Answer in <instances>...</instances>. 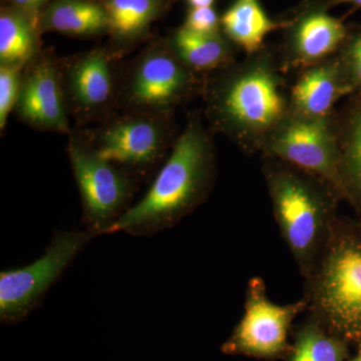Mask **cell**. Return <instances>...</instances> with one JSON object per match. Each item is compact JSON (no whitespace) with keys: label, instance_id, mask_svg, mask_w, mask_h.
<instances>
[{"label":"cell","instance_id":"cell-25","mask_svg":"<svg viewBox=\"0 0 361 361\" xmlns=\"http://www.w3.org/2000/svg\"><path fill=\"white\" fill-rule=\"evenodd\" d=\"M4 6H9L25 11L39 20L40 13L51 0H2Z\"/></svg>","mask_w":361,"mask_h":361},{"label":"cell","instance_id":"cell-6","mask_svg":"<svg viewBox=\"0 0 361 361\" xmlns=\"http://www.w3.org/2000/svg\"><path fill=\"white\" fill-rule=\"evenodd\" d=\"M310 277V300L315 312L341 334L360 336V244L330 235Z\"/></svg>","mask_w":361,"mask_h":361},{"label":"cell","instance_id":"cell-19","mask_svg":"<svg viewBox=\"0 0 361 361\" xmlns=\"http://www.w3.org/2000/svg\"><path fill=\"white\" fill-rule=\"evenodd\" d=\"M39 20L9 6L0 9V63L25 68L40 49Z\"/></svg>","mask_w":361,"mask_h":361},{"label":"cell","instance_id":"cell-27","mask_svg":"<svg viewBox=\"0 0 361 361\" xmlns=\"http://www.w3.org/2000/svg\"><path fill=\"white\" fill-rule=\"evenodd\" d=\"M329 7L339 6V4H350L355 7H361V0H327Z\"/></svg>","mask_w":361,"mask_h":361},{"label":"cell","instance_id":"cell-16","mask_svg":"<svg viewBox=\"0 0 361 361\" xmlns=\"http://www.w3.org/2000/svg\"><path fill=\"white\" fill-rule=\"evenodd\" d=\"M42 33L90 39L108 35V18L99 0H51L39 16Z\"/></svg>","mask_w":361,"mask_h":361},{"label":"cell","instance_id":"cell-22","mask_svg":"<svg viewBox=\"0 0 361 361\" xmlns=\"http://www.w3.org/2000/svg\"><path fill=\"white\" fill-rule=\"evenodd\" d=\"M25 68L0 63V130L4 134L20 96Z\"/></svg>","mask_w":361,"mask_h":361},{"label":"cell","instance_id":"cell-20","mask_svg":"<svg viewBox=\"0 0 361 361\" xmlns=\"http://www.w3.org/2000/svg\"><path fill=\"white\" fill-rule=\"evenodd\" d=\"M342 184L348 185L361 195V109L339 127Z\"/></svg>","mask_w":361,"mask_h":361},{"label":"cell","instance_id":"cell-17","mask_svg":"<svg viewBox=\"0 0 361 361\" xmlns=\"http://www.w3.org/2000/svg\"><path fill=\"white\" fill-rule=\"evenodd\" d=\"M166 39L180 61L199 75H210L235 61V45L223 32L204 35L180 25Z\"/></svg>","mask_w":361,"mask_h":361},{"label":"cell","instance_id":"cell-8","mask_svg":"<svg viewBox=\"0 0 361 361\" xmlns=\"http://www.w3.org/2000/svg\"><path fill=\"white\" fill-rule=\"evenodd\" d=\"M68 155L75 175L87 231L109 234L130 208L135 192L133 175L101 158L82 139L71 135Z\"/></svg>","mask_w":361,"mask_h":361},{"label":"cell","instance_id":"cell-1","mask_svg":"<svg viewBox=\"0 0 361 361\" xmlns=\"http://www.w3.org/2000/svg\"><path fill=\"white\" fill-rule=\"evenodd\" d=\"M281 63L267 49L210 73L202 94L211 132L247 154L262 152L291 110Z\"/></svg>","mask_w":361,"mask_h":361},{"label":"cell","instance_id":"cell-2","mask_svg":"<svg viewBox=\"0 0 361 361\" xmlns=\"http://www.w3.org/2000/svg\"><path fill=\"white\" fill-rule=\"evenodd\" d=\"M201 114L188 116L165 165L146 195L130 207L109 234L151 236L172 228L206 200L214 184L216 152Z\"/></svg>","mask_w":361,"mask_h":361},{"label":"cell","instance_id":"cell-23","mask_svg":"<svg viewBox=\"0 0 361 361\" xmlns=\"http://www.w3.org/2000/svg\"><path fill=\"white\" fill-rule=\"evenodd\" d=\"M183 25L192 32L204 33V35L222 32L221 16L214 7L189 8Z\"/></svg>","mask_w":361,"mask_h":361},{"label":"cell","instance_id":"cell-5","mask_svg":"<svg viewBox=\"0 0 361 361\" xmlns=\"http://www.w3.org/2000/svg\"><path fill=\"white\" fill-rule=\"evenodd\" d=\"M173 114L125 111L82 133L94 152L116 167L144 174L165 156L176 139Z\"/></svg>","mask_w":361,"mask_h":361},{"label":"cell","instance_id":"cell-10","mask_svg":"<svg viewBox=\"0 0 361 361\" xmlns=\"http://www.w3.org/2000/svg\"><path fill=\"white\" fill-rule=\"evenodd\" d=\"M121 54L111 47H97L63 61L66 104L78 122H103L118 104Z\"/></svg>","mask_w":361,"mask_h":361},{"label":"cell","instance_id":"cell-3","mask_svg":"<svg viewBox=\"0 0 361 361\" xmlns=\"http://www.w3.org/2000/svg\"><path fill=\"white\" fill-rule=\"evenodd\" d=\"M264 176L282 236L301 272L310 276L330 236L334 188L290 164L266 157Z\"/></svg>","mask_w":361,"mask_h":361},{"label":"cell","instance_id":"cell-28","mask_svg":"<svg viewBox=\"0 0 361 361\" xmlns=\"http://www.w3.org/2000/svg\"><path fill=\"white\" fill-rule=\"evenodd\" d=\"M353 361H361V353Z\"/></svg>","mask_w":361,"mask_h":361},{"label":"cell","instance_id":"cell-12","mask_svg":"<svg viewBox=\"0 0 361 361\" xmlns=\"http://www.w3.org/2000/svg\"><path fill=\"white\" fill-rule=\"evenodd\" d=\"M327 0H310L284 20L281 63L283 71H304L331 58L348 35L345 25L329 13Z\"/></svg>","mask_w":361,"mask_h":361},{"label":"cell","instance_id":"cell-21","mask_svg":"<svg viewBox=\"0 0 361 361\" xmlns=\"http://www.w3.org/2000/svg\"><path fill=\"white\" fill-rule=\"evenodd\" d=\"M343 357L341 341L318 327L308 326L298 337L291 361H342Z\"/></svg>","mask_w":361,"mask_h":361},{"label":"cell","instance_id":"cell-15","mask_svg":"<svg viewBox=\"0 0 361 361\" xmlns=\"http://www.w3.org/2000/svg\"><path fill=\"white\" fill-rule=\"evenodd\" d=\"M108 18L111 47L123 52L149 39L152 25L163 18L172 0H99Z\"/></svg>","mask_w":361,"mask_h":361},{"label":"cell","instance_id":"cell-14","mask_svg":"<svg viewBox=\"0 0 361 361\" xmlns=\"http://www.w3.org/2000/svg\"><path fill=\"white\" fill-rule=\"evenodd\" d=\"M290 90L291 111L301 115H332L339 97L353 89L341 58L326 61L302 71Z\"/></svg>","mask_w":361,"mask_h":361},{"label":"cell","instance_id":"cell-11","mask_svg":"<svg viewBox=\"0 0 361 361\" xmlns=\"http://www.w3.org/2000/svg\"><path fill=\"white\" fill-rule=\"evenodd\" d=\"M305 301L280 305L267 298L264 282L253 278L247 287L245 311L224 346L226 353L271 357L283 353L292 320L305 307Z\"/></svg>","mask_w":361,"mask_h":361},{"label":"cell","instance_id":"cell-7","mask_svg":"<svg viewBox=\"0 0 361 361\" xmlns=\"http://www.w3.org/2000/svg\"><path fill=\"white\" fill-rule=\"evenodd\" d=\"M262 153L319 178L334 190L343 188L339 129L334 115L311 116L290 110Z\"/></svg>","mask_w":361,"mask_h":361},{"label":"cell","instance_id":"cell-4","mask_svg":"<svg viewBox=\"0 0 361 361\" xmlns=\"http://www.w3.org/2000/svg\"><path fill=\"white\" fill-rule=\"evenodd\" d=\"M200 77L180 61L167 39L154 40L121 77L118 104L125 111L173 114L202 94Z\"/></svg>","mask_w":361,"mask_h":361},{"label":"cell","instance_id":"cell-18","mask_svg":"<svg viewBox=\"0 0 361 361\" xmlns=\"http://www.w3.org/2000/svg\"><path fill=\"white\" fill-rule=\"evenodd\" d=\"M283 26V20L268 16L259 0H234L221 16L222 32L247 56L262 51L266 37Z\"/></svg>","mask_w":361,"mask_h":361},{"label":"cell","instance_id":"cell-9","mask_svg":"<svg viewBox=\"0 0 361 361\" xmlns=\"http://www.w3.org/2000/svg\"><path fill=\"white\" fill-rule=\"evenodd\" d=\"M90 231L56 233L44 255L35 262L0 273V320L16 324L25 319L47 292L84 250Z\"/></svg>","mask_w":361,"mask_h":361},{"label":"cell","instance_id":"cell-24","mask_svg":"<svg viewBox=\"0 0 361 361\" xmlns=\"http://www.w3.org/2000/svg\"><path fill=\"white\" fill-rule=\"evenodd\" d=\"M341 59L353 87L361 85V35L349 44Z\"/></svg>","mask_w":361,"mask_h":361},{"label":"cell","instance_id":"cell-26","mask_svg":"<svg viewBox=\"0 0 361 361\" xmlns=\"http://www.w3.org/2000/svg\"><path fill=\"white\" fill-rule=\"evenodd\" d=\"M189 8H198V7H213L216 0H186Z\"/></svg>","mask_w":361,"mask_h":361},{"label":"cell","instance_id":"cell-13","mask_svg":"<svg viewBox=\"0 0 361 361\" xmlns=\"http://www.w3.org/2000/svg\"><path fill=\"white\" fill-rule=\"evenodd\" d=\"M13 113L33 129L70 133V111L63 90L61 59L42 51L25 66Z\"/></svg>","mask_w":361,"mask_h":361}]
</instances>
